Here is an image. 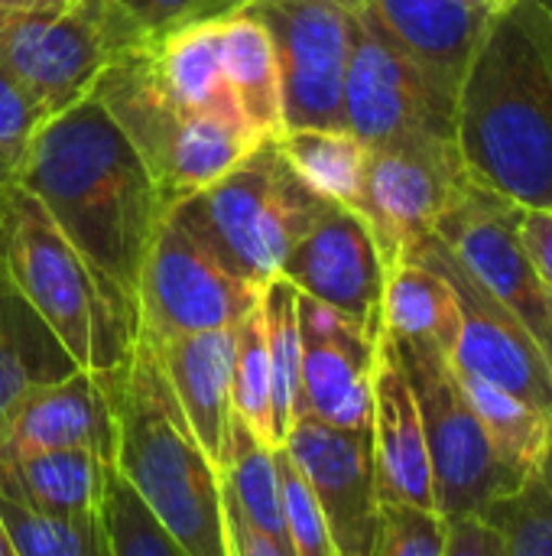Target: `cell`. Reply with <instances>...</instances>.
<instances>
[{"label":"cell","instance_id":"cell-1","mask_svg":"<svg viewBox=\"0 0 552 556\" xmlns=\"http://www.w3.org/2000/svg\"><path fill=\"white\" fill-rule=\"evenodd\" d=\"M16 182L98 270L133 296L143 254L169 208L150 166L94 94L36 127Z\"/></svg>","mask_w":552,"mask_h":556},{"label":"cell","instance_id":"cell-2","mask_svg":"<svg viewBox=\"0 0 552 556\" xmlns=\"http://www.w3.org/2000/svg\"><path fill=\"white\" fill-rule=\"evenodd\" d=\"M455 147L472 182L552 208V7H498L455 91Z\"/></svg>","mask_w":552,"mask_h":556},{"label":"cell","instance_id":"cell-3","mask_svg":"<svg viewBox=\"0 0 552 556\" xmlns=\"http://www.w3.org/2000/svg\"><path fill=\"white\" fill-rule=\"evenodd\" d=\"M114 469L189 556H228L221 469L182 417L159 352L137 336L130 358L107 371Z\"/></svg>","mask_w":552,"mask_h":556},{"label":"cell","instance_id":"cell-4","mask_svg":"<svg viewBox=\"0 0 552 556\" xmlns=\"http://www.w3.org/2000/svg\"><path fill=\"white\" fill-rule=\"evenodd\" d=\"M0 264L81 371L120 368L140 336L137 300L98 270L13 179L0 192Z\"/></svg>","mask_w":552,"mask_h":556},{"label":"cell","instance_id":"cell-5","mask_svg":"<svg viewBox=\"0 0 552 556\" xmlns=\"http://www.w3.org/2000/svg\"><path fill=\"white\" fill-rule=\"evenodd\" d=\"M91 94L150 166L166 208L215 186L264 147L244 124L182 111L163 88L150 46L114 55Z\"/></svg>","mask_w":552,"mask_h":556},{"label":"cell","instance_id":"cell-6","mask_svg":"<svg viewBox=\"0 0 552 556\" xmlns=\"http://www.w3.org/2000/svg\"><path fill=\"white\" fill-rule=\"evenodd\" d=\"M322 208L325 199L290 173L273 143H264L224 179L172 205L169 215L231 274L264 290Z\"/></svg>","mask_w":552,"mask_h":556},{"label":"cell","instance_id":"cell-7","mask_svg":"<svg viewBox=\"0 0 552 556\" xmlns=\"http://www.w3.org/2000/svg\"><path fill=\"white\" fill-rule=\"evenodd\" d=\"M390 345L423 417L436 511L446 521L485 515L495 502L514 495L524 482L511 476L495 456L491 440L465 397L452 358L429 342L390 339Z\"/></svg>","mask_w":552,"mask_h":556},{"label":"cell","instance_id":"cell-8","mask_svg":"<svg viewBox=\"0 0 552 556\" xmlns=\"http://www.w3.org/2000/svg\"><path fill=\"white\" fill-rule=\"evenodd\" d=\"M140 336L169 339L238 326L257 303L260 287L231 274L185 225L163 215L137 274Z\"/></svg>","mask_w":552,"mask_h":556},{"label":"cell","instance_id":"cell-9","mask_svg":"<svg viewBox=\"0 0 552 556\" xmlns=\"http://www.w3.org/2000/svg\"><path fill=\"white\" fill-rule=\"evenodd\" d=\"M342 108L345 130L368 150L400 140H455V94L358 16Z\"/></svg>","mask_w":552,"mask_h":556},{"label":"cell","instance_id":"cell-10","mask_svg":"<svg viewBox=\"0 0 552 556\" xmlns=\"http://www.w3.org/2000/svg\"><path fill=\"white\" fill-rule=\"evenodd\" d=\"M407 257L436 267L455 290L459 336L449 355L452 365L462 375L521 397L552 420V365L530 329L498 296H491L436 235H426Z\"/></svg>","mask_w":552,"mask_h":556},{"label":"cell","instance_id":"cell-11","mask_svg":"<svg viewBox=\"0 0 552 556\" xmlns=\"http://www.w3.org/2000/svg\"><path fill=\"white\" fill-rule=\"evenodd\" d=\"M280 62L286 127L345 130V72L355 16L345 0H251Z\"/></svg>","mask_w":552,"mask_h":556},{"label":"cell","instance_id":"cell-12","mask_svg":"<svg viewBox=\"0 0 552 556\" xmlns=\"http://www.w3.org/2000/svg\"><path fill=\"white\" fill-rule=\"evenodd\" d=\"M517 202L465 179L433 235L459 257V264L498 296L537 339L552 365V306L524 241Z\"/></svg>","mask_w":552,"mask_h":556},{"label":"cell","instance_id":"cell-13","mask_svg":"<svg viewBox=\"0 0 552 556\" xmlns=\"http://www.w3.org/2000/svg\"><path fill=\"white\" fill-rule=\"evenodd\" d=\"M111 59L88 0L72 10H0V65L42 117L88 98Z\"/></svg>","mask_w":552,"mask_h":556},{"label":"cell","instance_id":"cell-14","mask_svg":"<svg viewBox=\"0 0 552 556\" xmlns=\"http://www.w3.org/2000/svg\"><path fill=\"white\" fill-rule=\"evenodd\" d=\"M465 179L455 140H400L368 150L358 212L374 231L384 267L433 235Z\"/></svg>","mask_w":552,"mask_h":556},{"label":"cell","instance_id":"cell-15","mask_svg":"<svg viewBox=\"0 0 552 556\" xmlns=\"http://www.w3.org/2000/svg\"><path fill=\"white\" fill-rule=\"evenodd\" d=\"M280 277L293 283L296 293L338 309L371 339H381L387 267L374 231L358 208L325 202L316 222L290 248Z\"/></svg>","mask_w":552,"mask_h":556},{"label":"cell","instance_id":"cell-16","mask_svg":"<svg viewBox=\"0 0 552 556\" xmlns=\"http://www.w3.org/2000/svg\"><path fill=\"white\" fill-rule=\"evenodd\" d=\"M283 450L325 515L335 556H371L381 518L371 430L345 433L316 417H296Z\"/></svg>","mask_w":552,"mask_h":556},{"label":"cell","instance_id":"cell-17","mask_svg":"<svg viewBox=\"0 0 552 556\" xmlns=\"http://www.w3.org/2000/svg\"><path fill=\"white\" fill-rule=\"evenodd\" d=\"M55 450H88L114 463V404L107 371H68L36 384L13 410L0 459H20Z\"/></svg>","mask_w":552,"mask_h":556},{"label":"cell","instance_id":"cell-18","mask_svg":"<svg viewBox=\"0 0 552 556\" xmlns=\"http://www.w3.org/2000/svg\"><path fill=\"white\" fill-rule=\"evenodd\" d=\"M345 7L449 94L459 91L472 52L495 13L472 0H345Z\"/></svg>","mask_w":552,"mask_h":556},{"label":"cell","instance_id":"cell-19","mask_svg":"<svg viewBox=\"0 0 552 556\" xmlns=\"http://www.w3.org/2000/svg\"><path fill=\"white\" fill-rule=\"evenodd\" d=\"M371 450H374L381 505L436 508L423 417L413 388L400 368V358L384 332L377 342V365H374Z\"/></svg>","mask_w":552,"mask_h":556},{"label":"cell","instance_id":"cell-20","mask_svg":"<svg viewBox=\"0 0 552 556\" xmlns=\"http://www.w3.org/2000/svg\"><path fill=\"white\" fill-rule=\"evenodd\" d=\"M156 345V342H153ZM169 391L189 420L208 459L221 469L234 433L231 368H234V326L198 336H182L156 345Z\"/></svg>","mask_w":552,"mask_h":556},{"label":"cell","instance_id":"cell-21","mask_svg":"<svg viewBox=\"0 0 552 556\" xmlns=\"http://www.w3.org/2000/svg\"><path fill=\"white\" fill-rule=\"evenodd\" d=\"M377 342L361 329L303 339L296 417H316L345 433H368L374 410Z\"/></svg>","mask_w":552,"mask_h":556},{"label":"cell","instance_id":"cell-22","mask_svg":"<svg viewBox=\"0 0 552 556\" xmlns=\"http://www.w3.org/2000/svg\"><path fill=\"white\" fill-rule=\"evenodd\" d=\"M114 463L88 450L0 459V498L42 515H98Z\"/></svg>","mask_w":552,"mask_h":556},{"label":"cell","instance_id":"cell-23","mask_svg":"<svg viewBox=\"0 0 552 556\" xmlns=\"http://www.w3.org/2000/svg\"><path fill=\"white\" fill-rule=\"evenodd\" d=\"M221 23L224 16L185 23L159 36L150 55L163 88L182 111L244 124L221 65Z\"/></svg>","mask_w":552,"mask_h":556},{"label":"cell","instance_id":"cell-24","mask_svg":"<svg viewBox=\"0 0 552 556\" xmlns=\"http://www.w3.org/2000/svg\"><path fill=\"white\" fill-rule=\"evenodd\" d=\"M221 65L247 130L260 143H277L286 134L280 62L267 26L247 10L228 13L221 23Z\"/></svg>","mask_w":552,"mask_h":556},{"label":"cell","instance_id":"cell-25","mask_svg":"<svg viewBox=\"0 0 552 556\" xmlns=\"http://www.w3.org/2000/svg\"><path fill=\"white\" fill-rule=\"evenodd\" d=\"M75 371L72 358L26 306L0 264V440L16 404L46 381Z\"/></svg>","mask_w":552,"mask_h":556},{"label":"cell","instance_id":"cell-26","mask_svg":"<svg viewBox=\"0 0 552 556\" xmlns=\"http://www.w3.org/2000/svg\"><path fill=\"white\" fill-rule=\"evenodd\" d=\"M381 323L390 339L429 342L452 355L459 336V300L449 280L413 257H400L387 267Z\"/></svg>","mask_w":552,"mask_h":556},{"label":"cell","instance_id":"cell-27","mask_svg":"<svg viewBox=\"0 0 552 556\" xmlns=\"http://www.w3.org/2000/svg\"><path fill=\"white\" fill-rule=\"evenodd\" d=\"M273 147L312 195L361 208L368 147L355 134L338 127H286Z\"/></svg>","mask_w":552,"mask_h":556},{"label":"cell","instance_id":"cell-28","mask_svg":"<svg viewBox=\"0 0 552 556\" xmlns=\"http://www.w3.org/2000/svg\"><path fill=\"white\" fill-rule=\"evenodd\" d=\"M459 381H462L465 397L475 407L501 466L511 476H517L521 482L534 479L552 453V420H547L530 404H524L521 397H514L482 378L459 371Z\"/></svg>","mask_w":552,"mask_h":556},{"label":"cell","instance_id":"cell-29","mask_svg":"<svg viewBox=\"0 0 552 556\" xmlns=\"http://www.w3.org/2000/svg\"><path fill=\"white\" fill-rule=\"evenodd\" d=\"M221 492L238 505V511L254 528H260L264 534L277 541H286L277 446L254 437L241 420L234 424L228 459L221 466Z\"/></svg>","mask_w":552,"mask_h":556},{"label":"cell","instance_id":"cell-30","mask_svg":"<svg viewBox=\"0 0 552 556\" xmlns=\"http://www.w3.org/2000/svg\"><path fill=\"white\" fill-rule=\"evenodd\" d=\"M296 287L283 277L260 290V316L267 332L270 391H273V440L283 446L299 404V371H303V336L296 319Z\"/></svg>","mask_w":552,"mask_h":556},{"label":"cell","instance_id":"cell-31","mask_svg":"<svg viewBox=\"0 0 552 556\" xmlns=\"http://www.w3.org/2000/svg\"><path fill=\"white\" fill-rule=\"evenodd\" d=\"M104 26L114 55L153 46L159 36L211 16H228L247 7V0H88Z\"/></svg>","mask_w":552,"mask_h":556},{"label":"cell","instance_id":"cell-32","mask_svg":"<svg viewBox=\"0 0 552 556\" xmlns=\"http://www.w3.org/2000/svg\"><path fill=\"white\" fill-rule=\"evenodd\" d=\"M231 401H234V417L254 437L277 446V440H273V391H270L267 332H264L260 303L234 326Z\"/></svg>","mask_w":552,"mask_h":556},{"label":"cell","instance_id":"cell-33","mask_svg":"<svg viewBox=\"0 0 552 556\" xmlns=\"http://www.w3.org/2000/svg\"><path fill=\"white\" fill-rule=\"evenodd\" d=\"M0 518L20 556H104L98 515H42L0 498Z\"/></svg>","mask_w":552,"mask_h":556},{"label":"cell","instance_id":"cell-34","mask_svg":"<svg viewBox=\"0 0 552 556\" xmlns=\"http://www.w3.org/2000/svg\"><path fill=\"white\" fill-rule=\"evenodd\" d=\"M104 556H189L179 541L150 515L137 492L111 469L104 502L98 511Z\"/></svg>","mask_w":552,"mask_h":556},{"label":"cell","instance_id":"cell-35","mask_svg":"<svg viewBox=\"0 0 552 556\" xmlns=\"http://www.w3.org/2000/svg\"><path fill=\"white\" fill-rule=\"evenodd\" d=\"M482 518L504 534L508 556H552V495L540 472Z\"/></svg>","mask_w":552,"mask_h":556},{"label":"cell","instance_id":"cell-36","mask_svg":"<svg viewBox=\"0 0 552 556\" xmlns=\"http://www.w3.org/2000/svg\"><path fill=\"white\" fill-rule=\"evenodd\" d=\"M277 469H280L283 531H286V544H290L293 556H335L325 515H322L309 482L303 479V472L296 469V463L290 459V453L283 446H277Z\"/></svg>","mask_w":552,"mask_h":556},{"label":"cell","instance_id":"cell-37","mask_svg":"<svg viewBox=\"0 0 552 556\" xmlns=\"http://www.w3.org/2000/svg\"><path fill=\"white\" fill-rule=\"evenodd\" d=\"M446 518L436 508L381 505L371 556H442Z\"/></svg>","mask_w":552,"mask_h":556},{"label":"cell","instance_id":"cell-38","mask_svg":"<svg viewBox=\"0 0 552 556\" xmlns=\"http://www.w3.org/2000/svg\"><path fill=\"white\" fill-rule=\"evenodd\" d=\"M42 121H46L42 111L26 98V91L0 65V156L10 163L13 176H16V169L26 156V147Z\"/></svg>","mask_w":552,"mask_h":556},{"label":"cell","instance_id":"cell-39","mask_svg":"<svg viewBox=\"0 0 552 556\" xmlns=\"http://www.w3.org/2000/svg\"><path fill=\"white\" fill-rule=\"evenodd\" d=\"M442 556H508L504 534L482 515H465L446 521Z\"/></svg>","mask_w":552,"mask_h":556},{"label":"cell","instance_id":"cell-40","mask_svg":"<svg viewBox=\"0 0 552 556\" xmlns=\"http://www.w3.org/2000/svg\"><path fill=\"white\" fill-rule=\"evenodd\" d=\"M224 498V534H228V556H293L286 541H277L270 534H264L260 528H254L238 505L221 492Z\"/></svg>","mask_w":552,"mask_h":556},{"label":"cell","instance_id":"cell-41","mask_svg":"<svg viewBox=\"0 0 552 556\" xmlns=\"http://www.w3.org/2000/svg\"><path fill=\"white\" fill-rule=\"evenodd\" d=\"M521 241L552 296V208H521Z\"/></svg>","mask_w":552,"mask_h":556},{"label":"cell","instance_id":"cell-42","mask_svg":"<svg viewBox=\"0 0 552 556\" xmlns=\"http://www.w3.org/2000/svg\"><path fill=\"white\" fill-rule=\"evenodd\" d=\"M0 10H49L46 0H0Z\"/></svg>","mask_w":552,"mask_h":556},{"label":"cell","instance_id":"cell-43","mask_svg":"<svg viewBox=\"0 0 552 556\" xmlns=\"http://www.w3.org/2000/svg\"><path fill=\"white\" fill-rule=\"evenodd\" d=\"M0 556H20L16 547H13V541H10V531H7L3 518H0Z\"/></svg>","mask_w":552,"mask_h":556},{"label":"cell","instance_id":"cell-44","mask_svg":"<svg viewBox=\"0 0 552 556\" xmlns=\"http://www.w3.org/2000/svg\"><path fill=\"white\" fill-rule=\"evenodd\" d=\"M13 179H16V176H13V169H10V163H7V160L0 156V192H3V189H7V186L13 182Z\"/></svg>","mask_w":552,"mask_h":556},{"label":"cell","instance_id":"cell-45","mask_svg":"<svg viewBox=\"0 0 552 556\" xmlns=\"http://www.w3.org/2000/svg\"><path fill=\"white\" fill-rule=\"evenodd\" d=\"M49 3V10H72V7H78L81 0H46Z\"/></svg>","mask_w":552,"mask_h":556},{"label":"cell","instance_id":"cell-46","mask_svg":"<svg viewBox=\"0 0 552 556\" xmlns=\"http://www.w3.org/2000/svg\"><path fill=\"white\" fill-rule=\"evenodd\" d=\"M540 476H543V482H547V489H550V495H552V453L547 456V463H543Z\"/></svg>","mask_w":552,"mask_h":556},{"label":"cell","instance_id":"cell-47","mask_svg":"<svg viewBox=\"0 0 552 556\" xmlns=\"http://www.w3.org/2000/svg\"><path fill=\"white\" fill-rule=\"evenodd\" d=\"M472 3H478V7H488V10H498V7H504V3H511V0H472Z\"/></svg>","mask_w":552,"mask_h":556},{"label":"cell","instance_id":"cell-48","mask_svg":"<svg viewBox=\"0 0 552 556\" xmlns=\"http://www.w3.org/2000/svg\"><path fill=\"white\" fill-rule=\"evenodd\" d=\"M550 306H552V296H550Z\"/></svg>","mask_w":552,"mask_h":556},{"label":"cell","instance_id":"cell-49","mask_svg":"<svg viewBox=\"0 0 552 556\" xmlns=\"http://www.w3.org/2000/svg\"><path fill=\"white\" fill-rule=\"evenodd\" d=\"M247 3H251V0H247Z\"/></svg>","mask_w":552,"mask_h":556}]
</instances>
